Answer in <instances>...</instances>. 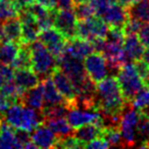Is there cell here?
Instances as JSON below:
<instances>
[{
    "instance_id": "30bf717a",
    "label": "cell",
    "mask_w": 149,
    "mask_h": 149,
    "mask_svg": "<svg viewBox=\"0 0 149 149\" xmlns=\"http://www.w3.org/2000/svg\"><path fill=\"white\" fill-rule=\"evenodd\" d=\"M38 39L48 48V50L55 56L56 59H58L63 54L66 39L54 27L41 30Z\"/></svg>"
},
{
    "instance_id": "f6af8a7d",
    "label": "cell",
    "mask_w": 149,
    "mask_h": 149,
    "mask_svg": "<svg viewBox=\"0 0 149 149\" xmlns=\"http://www.w3.org/2000/svg\"><path fill=\"white\" fill-rule=\"evenodd\" d=\"M1 118H2V113H0V120H1Z\"/></svg>"
},
{
    "instance_id": "e575fe53",
    "label": "cell",
    "mask_w": 149,
    "mask_h": 149,
    "mask_svg": "<svg viewBox=\"0 0 149 149\" xmlns=\"http://www.w3.org/2000/svg\"><path fill=\"white\" fill-rule=\"evenodd\" d=\"M108 147H110L109 144L102 137H98V138L93 139L90 142L86 143L85 145V148H91V149H104V148H108Z\"/></svg>"
},
{
    "instance_id": "cb8c5ba5",
    "label": "cell",
    "mask_w": 149,
    "mask_h": 149,
    "mask_svg": "<svg viewBox=\"0 0 149 149\" xmlns=\"http://www.w3.org/2000/svg\"><path fill=\"white\" fill-rule=\"evenodd\" d=\"M43 124L51 129L57 135V137H65L68 135H72L74 133V128L70 125L65 116L45 118L43 120Z\"/></svg>"
},
{
    "instance_id": "8d00e7d4",
    "label": "cell",
    "mask_w": 149,
    "mask_h": 149,
    "mask_svg": "<svg viewBox=\"0 0 149 149\" xmlns=\"http://www.w3.org/2000/svg\"><path fill=\"white\" fill-rule=\"evenodd\" d=\"M135 66H136L137 72H139V74L141 76L143 80H145L149 74V66L146 62H144L143 60H137V61L134 62Z\"/></svg>"
},
{
    "instance_id": "ee69618b",
    "label": "cell",
    "mask_w": 149,
    "mask_h": 149,
    "mask_svg": "<svg viewBox=\"0 0 149 149\" xmlns=\"http://www.w3.org/2000/svg\"><path fill=\"white\" fill-rule=\"evenodd\" d=\"M92 0H72L74 5H78V4H83V3H88L91 2Z\"/></svg>"
},
{
    "instance_id": "ffe728a7",
    "label": "cell",
    "mask_w": 149,
    "mask_h": 149,
    "mask_svg": "<svg viewBox=\"0 0 149 149\" xmlns=\"http://www.w3.org/2000/svg\"><path fill=\"white\" fill-rule=\"evenodd\" d=\"M21 103L35 108L38 110H43L44 108V95H43V87L40 82L37 86L26 90L22 96Z\"/></svg>"
},
{
    "instance_id": "7a4b0ae2",
    "label": "cell",
    "mask_w": 149,
    "mask_h": 149,
    "mask_svg": "<svg viewBox=\"0 0 149 149\" xmlns=\"http://www.w3.org/2000/svg\"><path fill=\"white\" fill-rule=\"evenodd\" d=\"M3 120L15 129L33 132L44 120L43 112L21 103H13L2 113Z\"/></svg>"
},
{
    "instance_id": "f35d334b",
    "label": "cell",
    "mask_w": 149,
    "mask_h": 149,
    "mask_svg": "<svg viewBox=\"0 0 149 149\" xmlns=\"http://www.w3.org/2000/svg\"><path fill=\"white\" fill-rule=\"evenodd\" d=\"M35 1L37 3H39L40 5H42V6L46 7L47 9H50V10L57 8L56 0H35Z\"/></svg>"
},
{
    "instance_id": "d590c367",
    "label": "cell",
    "mask_w": 149,
    "mask_h": 149,
    "mask_svg": "<svg viewBox=\"0 0 149 149\" xmlns=\"http://www.w3.org/2000/svg\"><path fill=\"white\" fill-rule=\"evenodd\" d=\"M138 37L144 46L149 48V23H144L138 32Z\"/></svg>"
},
{
    "instance_id": "8fae6325",
    "label": "cell",
    "mask_w": 149,
    "mask_h": 149,
    "mask_svg": "<svg viewBox=\"0 0 149 149\" xmlns=\"http://www.w3.org/2000/svg\"><path fill=\"white\" fill-rule=\"evenodd\" d=\"M102 19L109 28H120L124 29L129 19V13L127 7L116 2H110L100 15Z\"/></svg>"
},
{
    "instance_id": "484cf974",
    "label": "cell",
    "mask_w": 149,
    "mask_h": 149,
    "mask_svg": "<svg viewBox=\"0 0 149 149\" xmlns=\"http://www.w3.org/2000/svg\"><path fill=\"white\" fill-rule=\"evenodd\" d=\"M129 17L140 21L141 23H149V0H138L128 7Z\"/></svg>"
},
{
    "instance_id": "4316f807",
    "label": "cell",
    "mask_w": 149,
    "mask_h": 149,
    "mask_svg": "<svg viewBox=\"0 0 149 149\" xmlns=\"http://www.w3.org/2000/svg\"><path fill=\"white\" fill-rule=\"evenodd\" d=\"M22 9L19 0H0V22L17 17Z\"/></svg>"
},
{
    "instance_id": "4fadbf2b",
    "label": "cell",
    "mask_w": 149,
    "mask_h": 149,
    "mask_svg": "<svg viewBox=\"0 0 149 149\" xmlns=\"http://www.w3.org/2000/svg\"><path fill=\"white\" fill-rule=\"evenodd\" d=\"M50 78L53 81L55 87L57 88L58 92L64 97V99L70 104L72 103L77 97V93H76V89H74L72 80L59 68H57L52 72Z\"/></svg>"
},
{
    "instance_id": "5bb4252c",
    "label": "cell",
    "mask_w": 149,
    "mask_h": 149,
    "mask_svg": "<svg viewBox=\"0 0 149 149\" xmlns=\"http://www.w3.org/2000/svg\"><path fill=\"white\" fill-rule=\"evenodd\" d=\"M138 37V34H127L124 38L125 62H135L142 59L144 47Z\"/></svg>"
},
{
    "instance_id": "7c38bea8",
    "label": "cell",
    "mask_w": 149,
    "mask_h": 149,
    "mask_svg": "<svg viewBox=\"0 0 149 149\" xmlns=\"http://www.w3.org/2000/svg\"><path fill=\"white\" fill-rule=\"evenodd\" d=\"M19 17L22 24V43L30 44L36 41L41 29L35 17L29 10L23 8Z\"/></svg>"
},
{
    "instance_id": "277c9868",
    "label": "cell",
    "mask_w": 149,
    "mask_h": 149,
    "mask_svg": "<svg viewBox=\"0 0 149 149\" xmlns=\"http://www.w3.org/2000/svg\"><path fill=\"white\" fill-rule=\"evenodd\" d=\"M122 93L127 102H131L137 93L145 86L144 80L137 72L134 62H126L116 72Z\"/></svg>"
},
{
    "instance_id": "f1b7e54d",
    "label": "cell",
    "mask_w": 149,
    "mask_h": 149,
    "mask_svg": "<svg viewBox=\"0 0 149 149\" xmlns=\"http://www.w3.org/2000/svg\"><path fill=\"white\" fill-rule=\"evenodd\" d=\"M102 138L105 139L109 146L113 147H124L123 143L122 134H120V128L112 127V128H103L102 131Z\"/></svg>"
},
{
    "instance_id": "2e32d148",
    "label": "cell",
    "mask_w": 149,
    "mask_h": 149,
    "mask_svg": "<svg viewBox=\"0 0 149 149\" xmlns=\"http://www.w3.org/2000/svg\"><path fill=\"white\" fill-rule=\"evenodd\" d=\"M31 138L37 148H54L58 137L51 129L42 123L33 130Z\"/></svg>"
},
{
    "instance_id": "83f0119b",
    "label": "cell",
    "mask_w": 149,
    "mask_h": 149,
    "mask_svg": "<svg viewBox=\"0 0 149 149\" xmlns=\"http://www.w3.org/2000/svg\"><path fill=\"white\" fill-rule=\"evenodd\" d=\"M11 68L15 70L17 68H31L32 60H31V50H30L29 44H21V48L15 57V61L11 64Z\"/></svg>"
},
{
    "instance_id": "f546056e",
    "label": "cell",
    "mask_w": 149,
    "mask_h": 149,
    "mask_svg": "<svg viewBox=\"0 0 149 149\" xmlns=\"http://www.w3.org/2000/svg\"><path fill=\"white\" fill-rule=\"evenodd\" d=\"M149 140V118L140 112L138 126H137V141L141 143L140 146Z\"/></svg>"
},
{
    "instance_id": "e0dca14e",
    "label": "cell",
    "mask_w": 149,
    "mask_h": 149,
    "mask_svg": "<svg viewBox=\"0 0 149 149\" xmlns=\"http://www.w3.org/2000/svg\"><path fill=\"white\" fill-rule=\"evenodd\" d=\"M8 41L22 43V24L19 17L0 22V43Z\"/></svg>"
},
{
    "instance_id": "b9f144b4",
    "label": "cell",
    "mask_w": 149,
    "mask_h": 149,
    "mask_svg": "<svg viewBox=\"0 0 149 149\" xmlns=\"http://www.w3.org/2000/svg\"><path fill=\"white\" fill-rule=\"evenodd\" d=\"M19 4L22 5V7L23 8H26V7H28L29 5L33 4L34 2H36L35 0H19Z\"/></svg>"
},
{
    "instance_id": "d4e9b609",
    "label": "cell",
    "mask_w": 149,
    "mask_h": 149,
    "mask_svg": "<svg viewBox=\"0 0 149 149\" xmlns=\"http://www.w3.org/2000/svg\"><path fill=\"white\" fill-rule=\"evenodd\" d=\"M19 42L8 41L0 43V63L5 65H11L15 61L21 48Z\"/></svg>"
},
{
    "instance_id": "9a60e30c",
    "label": "cell",
    "mask_w": 149,
    "mask_h": 149,
    "mask_svg": "<svg viewBox=\"0 0 149 149\" xmlns=\"http://www.w3.org/2000/svg\"><path fill=\"white\" fill-rule=\"evenodd\" d=\"M94 51L95 49H94L92 42L76 37L74 39L66 40L63 53H66L72 57L78 58V59L84 60L85 57H87L89 54H91Z\"/></svg>"
},
{
    "instance_id": "74e56055",
    "label": "cell",
    "mask_w": 149,
    "mask_h": 149,
    "mask_svg": "<svg viewBox=\"0 0 149 149\" xmlns=\"http://www.w3.org/2000/svg\"><path fill=\"white\" fill-rule=\"evenodd\" d=\"M10 105H11V102L9 101L8 98L0 90V113H3Z\"/></svg>"
},
{
    "instance_id": "60d3db41",
    "label": "cell",
    "mask_w": 149,
    "mask_h": 149,
    "mask_svg": "<svg viewBox=\"0 0 149 149\" xmlns=\"http://www.w3.org/2000/svg\"><path fill=\"white\" fill-rule=\"evenodd\" d=\"M110 1H111V2H116V3H118V4L123 5V6L128 8L130 5H132L133 3H135L136 1H138V0H110Z\"/></svg>"
},
{
    "instance_id": "52a82bcc",
    "label": "cell",
    "mask_w": 149,
    "mask_h": 149,
    "mask_svg": "<svg viewBox=\"0 0 149 149\" xmlns=\"http://www.w3.org/2000/svg\"><path fill=\"white\" fill-rule=\"evenodd\" d=\"M77 25L78 19L74 8L54 9L53 27L59 31L66 40L77 37Z\"/></svg>"
},
{
    "instance_id": "44dd1931",
    "label": "cell",
    "mask_w": 149,
    "mask_h": 149,
    "mask_svg": "<svg viewBox=\"0 0 149 149\" xmlns=\"http://www.w3.org/2000/svg\"><path fill=\"white\" fill-rule=\"evenodd\" d=\"M15 83L21 88L22 90L26 91L31 88L37 86L40 83V79L31 68H17L15 70L13 76Z\"/></svg>"
},
{
    "instance_id": "ac0fdd59",
    "label": "cell",
    "mask_w": 149,
    "mask_h": 149,
    "mask_svg": "<svg viewBox=\"0 0 149 149\" xmlns=\"http://www.w3.org/2000/svg\"><path fill=\"white\" fill-rule=\"evenodd\" d=\"M25 9L29 10L32 15L35 17L36 21L39 24V27L41 30L47 29V28L53 27V15H54V9L50 10L46 7L40 5L39 3L34 2L33 4L29 5Z\"/></svg>"
},
{
    "instance_id": "ab89813d",
    "label": "cell",
    "mask_w": 149,
    "mask_h": 149,
    "mask_svg": "<svg viewBox=\"0 0 149 149\" xmlns=\"http://www.w3.org/2000/svg\"><path fill=\"white\" fill-rule=\"evenodd\" d=\"M56 5H57L58 9L74 8L72 0H56Z\"/></svg>"
},
{
    "instance_id": "9c48e42d",
    "label": "cell",
    "mask_w": 149,
    "mask_h": 149,
    "mask_svg": "<svg viewBox=\"0 0 149 149\" xmlns=\"http://www.w3.org/2000/svg\"><path fill=\"white\" fill-rule=\"evenodd\" d=\"M66 120L74 129L80 128L84 125L91 123H100L103 127L101 113L97 110L86 109L76 105H70V109L66 114Z\"/></svg>"
},
{
    "instance_id": "d6a6232c",
    "label": "cell",
    "mask_w": 149,
    "mask_h": 149,
    "mask_svg": "<svg viewBox=\"0 0 149 149\" xmlns=\"http://www.w3.org/2000/svg\"><path fill=\"white\" fill-rule=\"evenodd\" d=\"M15 76V68L10 65L0 63V88L2 87L6 82L13 80Z\"/></svg>"
},
{
    "instance_id": "7402d4cb",
    "label": "cell",
    "mask_w": 149,
    "mask_h": 149,
    "mask_svg": "<svg viewBox=\"0 0 149 149\" xmlns=\"http://www.w3.org/2000/svg\"><path fill=\"white\" fill-rule=\"evenodd\" d=\"M102 131H103V127L100 123H91V124L84 125V126L80 127V128L74 129V137H77L80 141L83 143H88L91 140L98 137H102Z\"/></svg>"
},
{
    "instance_id": "3957f363",
    "label": "cell",
    "mask_w": 149,
    "mask_h": 149,
    "mask_svg": "<svg viewBox=\"0 0 149 149\" xmlns=\"http://www.w3.org/2000/svg\"><path fill=\"white\" fill-rule=\"evenodd\" d=\"M31 50V68L35 72L40 81L51 77L52 72L58 68L56 57L40 40L29 44Z\"/></svg>"
},
{
    "instance_id": "603a6c76",
    "label": "cell",
    "mask_w": 149,
    "mask_h": 149,
    "mask_svg": "<svg viewBox=\"0 0 149 149\" xmlns=\"http://www.w3.org/2000/svg\"><path fill=\"white\" fill-rule=\"evenodd\" d=\"M0 148H19L15 128L7 124L3 116L0 120Z\"/></svg>"
},
{
    "instance_id": "7bdbcfd3",
    "label": "cell",
    "mask_w": 149,
    "mask_h": 149,
    "mask_svg": "<svg viewBox=\"0 0 149 149\" xmlns=\"http://www.w3.org/2000/svg\"><path fill=\"white\" fill-rule=\"evenodd\" d=\"M142 60L144 62H146L147 64H148L149 66V48L146 50H144V52H143V55H142Z\"/></svg>"
},
{
    "instance_id": "4dcf8cb0",
    "label": "cell",
    "mask_w": 149,
    "mask_h": 149,
    "mask_svg": "<svg viewBox=\"0 0 149 149\" xmlns=\"http://www.w3.org/2000/svg\"><path fill=\"white\" fill-rule=\"evenodd\" d=\"M132 105L138 110H142L149 106V88L146 86L142 88L138 93L135 95L133 100L131 101Z\"/></svg>"
},
{
    "instance_id": "d6986e66",
    "label": "cell",
    "mask_w": 149,
    "mask_h": 149,
    "mask_svg": "<svg viewBox=\"0 0 149 149\" xmlns=\"http://www.w3.org/2000/svg\"><path fill=\"white\" fill-rule=\"evenodd\" d=\"M43 87V95H44V108L50 107V106L56 105L65 102L66 100L61 94L58 92L57 88L55 87L51 78H47L45 80L40 81Z\"/></svg>"
},
{
    "instance_id": "836d02e7",
    "label": "cell",
    "mask_w": 149,
    "mask_h": 149,
    "mask_svg": "<svg viewBox=\"0 0 149 149\" xmlns=\"http://www.w3.org/2000/svg\"><path fill=\"white\" fill-rule=\"evenodd\" d=\"M15 138L19 145V148H26L30 142H32L31 134L30 132L21 129H15Z\"/></svg>"
},
{
    "instance_id": "8992f818",
    "label": "cell",
    "mask_w": 149,
    "mask_h": 149,
    "mask_svg": "<svg viewBox=\"0 0 149 149\" xmlns=\"http://www.w3.org/2000/svg\"><path fill=\"white\" fill-rule=\"evenodd\" d=\"M109 31L108 25L98 15L78 21L77 37L92 42L99 38H106Z\"/></svg>"
},
{
    "instance_id": "5b68a950",
    "label": "cell",
    "mask_w": 149,
    "mask_h": 149,
    "mask_svg": "<svg viewBox=\"0 0 149 149\" xmlns=\"http://www.w3.org/2000/svg\"><path fill=\"white\" fill-rule=\"evenodd\" d=\"M140 111L128 102L120 113V131L122 134L124 147L136 146L137 126H138Z\"/></svg>"
},
{
    "instance_id": "6da1fadb",
    "label": "cell",
    "mask_w": 149,
    "mask_h": 149,
    "mask_svg": "<svg viewBox=\"0 0 149 149\" xmlns=\"http://www.w3.org/2000/svg\"><path fill=\"white\" fill-rule=\"evenodd\" d=\"M128 102L124 98L118 81L114 76L106 77L96 85V110L102 116H120Z\"/></svg>"
},
{
    "instance_id": "ba28073f",
    "label": "cell",
    "mask_w": 149,
    "mask_h": 149,
    "mask_svg": "<svg viewBox=\"0 0 149 149\" xmlns=\"http://www.w3.org/2000/svg\"><path fill=\"white\" fill-rule=\"evenodd\" d=\"M84 68L88 77L95 84L105 79L109 72V66L105 56L97 51L92 52L87 57H85Z\"/></svg>"
},
{
    "instance_id": "1f68e13d",
    "label": "cell",
    "mask_w": 149,
    "mask_h": 149,
    "mask_svg": "<svg viewBox=\"0 0 149 149\" xmlns=\"http://www.w3.org/2000/svg\"><path fill=\"white\" fill-rule=\"evenodd\" d=\"M74 11L76 13L78 21L89 19V17L95 15V10H94L93 5L91 4V2L74 5Z\"/></svg>"
}]
</instances>
